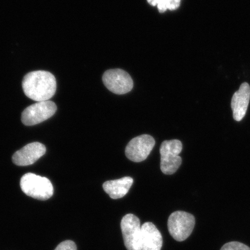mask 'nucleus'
<instances>
[{
  "label": "nucleus",
  "mask_w": 250,
  "mask_h": 250,
  "mask_svg": "<svg viewBox=\"0 0 250 250\" xmlns=\"http://www.w3.org/2000/svg\"><path fill=\"white\" fill-rule=\"evenodd\" d=\"M46 147L42 144L34 142L28 144L12 156L14 164L20 167L33 165L45 154Z\"/></svg>",
  "instance_id": "obj_9"
},
{
  "label": "nucleus",
  "mask_w": 250,
  "mask_h": 250,
  "mask_svg": "<svg viewBox=\"0 0 250 250\" xmlns=\"http://www.w3.org/2000/svg\"><path fill=\"white\" fill-rule=\"evenodd\" d=\"M55 250H77L76 243L71 240H65L59 244Z\"/></svg>",
  "instance_id": "obj_14"
},
{
  "label": "nucleus",
  "mask_w": 250,
  "mask_h": 250,
  "mask_svg": "<svg viewBox=\"0 0 250 250\" xmlns=\"http://www.w3.org/2000/svg\"><path fill=\"white\" fill-rule=\"evenodd\" d=\"M20 185L22 191L31 198L46 201L54 194V187L46 177L29 173L21 177Z\"/></svg>",
  "instance_id": "obj_2"
},
{
  "label": "nucleus",
  "mask_w": 250,
  "mask_h": 250,
  "mask_svg": "<svg viewBox=\"0 0 250 250\" xmlns=\"http://www.w3.org/2000/svg\"><path fill=\"white\" fill-rule=\"evenodd\" d=\"M161 0H147L148 2L150 5L152 6H157L159 4V2H160Z\"/></svg>",
  "instance_id": "obj_15"
},
{
  "label": "nucleus",
  "mask_w": 250,
  "mask_h": 250,
  "mask_svg": "<svg viewBox=\"0 0 250 250\" xmlns=\"http://www.w3.org/2000/svg\"><path fill=\"white\" fill-rule=\"evenodd\" d=\"M22 87L25 95L33 101H47L55 95L56 80L48 71H34L24 76Z\"/></svg>",
  "instance_id": "obj_1"
},
{
  "label": "nucleus",
  "mask_w": 250,
  "mask_h": 250,
  "mask_svg": "<svg viewBox=\"0 0 250 250\" xmlns=\"http://www.w3.org/2000/svg\"><path fill=\"white\" fill-rule=\"evenodd\" d=\"M163 239L154 224L147 222L142 226L141 250H161Z\"/></svg>",
  "instance_id": "obj_11"
},
{
  "label": "nucleus",
  "mask_w": 250,
  "mask_h": 250,
  "mask_svg": "<svg viewBox=\"0 0 250 250\" xmlns=\"http://www.w3.org/2000/svg\"><path fill=\"white\" fill-rule=\"evenodd\" d=\"M133 183L132 178L125 177L118 180L106 181L103 184V188L111 198L117 199L127 194Z\"/></svg>",
  "instance_id": "obj_12"
},
{
  "label": "nucleus",
  "mask_w": 250,
  "mask_h": 250,
  "mask_svg": "<svg viewBox=\"0 0 250 250\" xmlns=\"http://www.w3.org/2000/svg\"><path fill=\"white\" fill-rule=\"evenodd\" d=\"M104 85L117 95H124L132 90L133 81L127 72L121 69H112L105 71L103 76Z\"/></svg>",
  "instance_id": "obj_7"
},
{
  "label": "nucleus",
  "mask_w": 250,
  "mask_h": 250,
  "mask_svg": "<svg viewBox=\"0 0 250 250\" xmlns=\"http://www.w3.org/2000/svg\"><path fill=\"white\" fill-rule=\"evenodd\" d=\"M221 250H250V249L242 243L232 242L226 244Z\"/></svg>",
  "instance_id": "obj_13"
},
{
  "label": "nucleus",
  "mask_w": 250,
  "mask_h": 250,
  "mask_svg": "<svg viewBox=\"0 0 250 250\" xmlns=\"http://www.w3.org/2000/svg\"><path fill=\"white\" fill-rule=\"evenodd\" d=\"M183 145L180 140H166L160 147L161 169L162 173L173 174L180 167L182 159L179 154L182 151Z\"/></svg>",
  "instance_id": "obj_3"
},
{
  "label": "nucleus",
  "mask_w": 250,
  "mask_h": 250,
  "mask_svg": "<svg viewBox=\"0 0 250 250\" xmlns=\"http://www.w3.org/2000/svg\"><path fill=\"white\" fill-rule=\"evenodd\" d=\"M57 110V106L51 101L39 102L29 106L21 114V122L26 126H33L52 117Z\"/></svg>",
  "instance_id": "obj_5"
},
{
  "label": "nucleus",
  "mask_w": 250,
  "mask_h": 250,
  "mask_svg": "<svg viewBox=\"0 0 250 250\" xmlns=\"http://www.w3.org/2000/svg\"><path fill=\"white\" fill-rule=\"evenodd\" d=\"M155 141L148 134H143L130 141L125 149L127 158L134 162H141L147 158L154 148Z\"/></svg>",
  "instance_id": "obj_8"
},
{
  "label": "nucleus",
  "mask_w": 250,
  "mask_h": 250,
  "mask_svg": "<svg viewBox=\"0 0 250 250\" xmlns=\"http://www.w3.org/2000/svg\"><path fill=\"white\" fill-rule=\"evenodd\" d=\"M121 227L127 250H141L142 227L139 218L132 214H126L122 219Z\"/></svg>",
  "instance_id": "obj_6"
},
{
  "label": "nucleus",
  "mask_w": 250,
  "mask_h": 250,
  "mask_svg": "<svg viewBox=\"0 0 250 250\" xmlns=\"http://www.w3.org/2000/svg\"><path fill=\"white\" fill-rule=\"evenodd\" d=\"M250 100V86L245 83L240 86L239 90L234 93L231 101L234 120L240 121L245 117Z\"/></svg>",
  "instance_id": "obj_10"
},
{
  "label": "nucleus",
  "mask_w": 250,
  "mask_h": 250,
  "mask_svg": "<svg viewBox=\"0 0 250 250\" xmlns=\"http://www.w3.org/2000/svg\"><path fill=\"white\" fill-rule=\"evenodd\" d=\"M195 224L194 216L182 211H177L171 213L167 222L170 235L178 242L184 241L190 235Z\"/></svg>",
  "instance_id": "obj_4"
}]
</instances>
